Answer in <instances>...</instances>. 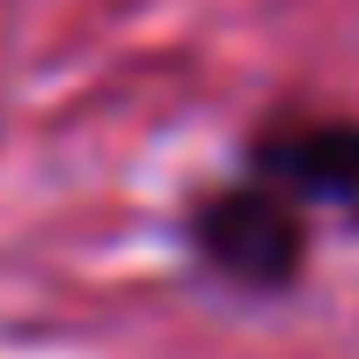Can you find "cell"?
I'll list each match as a JSON object with an SVG mask.
<instances>
[{
  "instance_id": "1",
  "label": "cell",
  "mask_w": 359,
  "mask_h": 359,
  "mask_svg": "<svg viewBox=\"0 0 359 359\" xmlns=\"http://www.w3.org/2000/svg\"><path fill=\"white\" fill-rule=\"evenodd\" d=\"M184 235L198 250V264L242 293H293L308 271V220L279 191L250 184V176L220 184V191H198L184 213Z\"/></svg>"
},
{
  "instance_id": "2",
  "label": "cell",
  "mask_w": 359,
  "mask_h": 359,
  "mask_svg": "<svg viewBox=\"0 0 359 359\" xmlns=\"http://www.w3.org/2000/svg\"><path fill=\"white\" fill-rule=\"evenodd\" d=\"M250 184L279 191L293 213H323L359 235V118H323V110H279L250 133Z\"/></svg>"
}]
</instances>
